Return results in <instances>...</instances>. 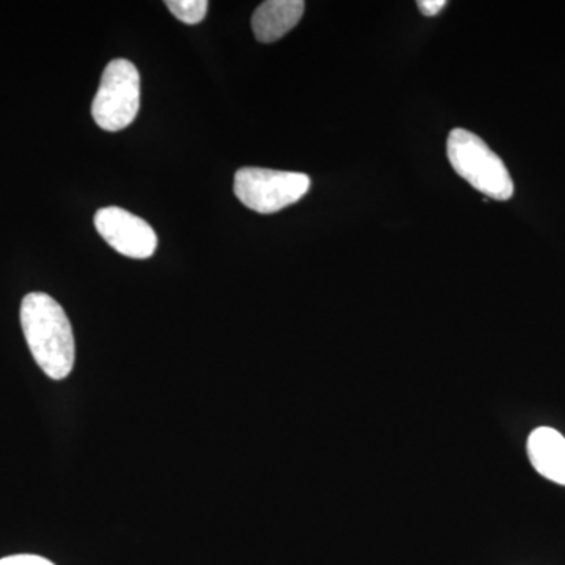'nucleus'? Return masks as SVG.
I'll list each match as a JSON object with an SVG mask.
<instances>
[{"instance_id":"obj_3","label":"nucleus","mask_w":565,"mask_h":565,"mask_svg":"<svg viewBox=\"0 0 565 565\" xmlns=\"http://www.w3.org/2000/svg\"><path fill=\"white\" fill-rule=\"evenodd\" d=\"M140 109V74L132 62L111 61L92 104L93 120L104 131L128 128Z\"/></svg>"},{"instance_id":"obj_8","label":"nucleus","mask_w":565,"mask_h":565,"mask_svg":"<svg viewBox=\"0 0 565 565\" xmlns=\"http://www.w3.org/2000/svg\"><path fill=\"white\" fill-rule=\"evenodd\" d=\"M166 6L178 20L184 24L195 25L206 17L210 3L206 0H167Z\"/></svg>"},{"instance_id":"obj_7","label":"nucleus","mask_w":565,"mask_h":565,"mask_svg":"<svg viewBox=\"0 0 565 565\" xmlns=\"http://www.w3.org/2000/svg\"><path fill=\"white\" fill-rule=\"evenodd\" d=\"M303 0H269L255 10L252 28L256 40L262 43H274L292 31L302 20Z\"/></svg>"},{"instance_id":"obj_10","label":"nucleus","mask_w":565,"mask_h":565,"mask_svg":"<svg viewBox=\"0 0 565 565\" xmlns=\"http://www.w3.org/2000/svg\"><path fill=\"white\" fill-rule=\"evenodd\" d=\"M416 6H418L424 17L433 18L437 17V14L445 9L446 2L445 0H419Z\"/></svg>"},{"instance_id":"obj_1","label":"nucleus","mask_w":565,"mask_h":565,"mask_svg":"<svg viewBox=\"0 0 565 565\" xmlns=\"http://www.w3.org/2000/svg\"><path fill=\"white\" fill-rule=\"evenodd\" d=\"M21 326L33 359L54 381L68 377L76 359L73 329L65 310L44 292H31L21 303Z\"/></svg>"},{"instance_id":"obj_4","label":"nucleus","mask_w":565,"mask_h":565,"mask_svg":"<svg viewBox=\"0 0 565 565\" xmlns=\"http://www.w3.org/2000/svg\"><path fill=\"white\" fill-rule=\"evenodd\" d=\"M308 174L244 167L234 177V193L248 210L274 214L296 204L310 191Z\"/></svg>"},{"instance_id":"obj_6","label":"nucleus","mask_w":565,"mask_h":565,"mask_svg":"<svg viewBox=\"0 0 565 565\" xmlns=\"http://www.w3.org/2000/svg\"><path fill=\"white\" fill-rule=\"evenodd\" d=\"M527 457L539 475L565 486V438L553 427H537L527 438Z\"/></svg>"},{"instance_id":"obj_2","label":"nucleus","mask_w":565,"mask_h":565,"mask_svg":"<svg viewBox=\"0 0 565 565\" xmlns=\"http://www.w3.org/2000/svg\"><path fill=\"white\" fill-rule=\"evenodd\" d=\"M446 151L452 169L476 191L498 202L514 195V181L504 162L481 137L467 129H455L449 134Z\"/></svg>"},{"instance_id":"obj_5","label":"nucleus","mask_w":565,"mask_h":565,"mask_svg":"<svg viewBox=\"0 0 565 565\" xmlns=\"http://www.w3.org/2000/svg\"><path fill=\"white\" fill-rule=\"evenodd\" d=\"M95 226L111 248L128 258H150L158 247V236L150 223L122 207L109 206L96 212Z\"/></svg>"},{"instance_id":"obj_9","label":"nucleus","mask_w":565,"mask_h":565,"mask_svg":"<svg viewBox=\"0 0 565 565\" xmlns=\"http://www.w3.org/2000/svg\"><path fill=\"white\" fill-rule=\"evenodd\" d=\"M0 565H54L51 561L35 555H17L3 557L0 559Z\"/></svg>"}]
</instances>
